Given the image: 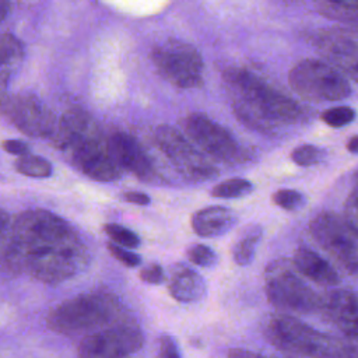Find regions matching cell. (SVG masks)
<instances>
[{
    "mask_svg": "<svg viewBox=\"0 0 358 358\" xmlns=\"http://www.w3.org/2000/svg\"><path fill=\"white\" fill-rule=\"evenodd\" d=\"M186 255H187V259L190 260V263H193L194 266H199V267H204V268L214 267L218 262L217 253L210 246L203 245V243H194V245L189 246Z\"/></svg>",
    "mask_w": 358,
    "mask_h": 358,
    "instance_id": "obj_25",
    "label": "cell"
},
{
    "mask_svg": "<svg viewBox=\"0 0 358 358\" xmlns=\"http://www.w3.org/2000/svg\"><path fill=\"white\" fill-rule=\"evenodd\" d=\"M168 291L175 301L192 303L206 295L207 285L204 278L194 268L183 263H176L169 270Z\"/></svg>",
    "mask_w": 358,
    "mask_h": 358,
    "instance_id": "obj_18",
    "label": "cell"
},
{
    "mask_svg": "<svg viewBox=\"0 0 358 358\" xmlns=\"http://www.w3.org/2000/svg\"><path fill=\"white\" fill-rule=\"evenodd\" d=\"M317 46L327 56L331 66L348 70L352 76L357 71V42L355 35L344 29H330L320 35Z\"/></svg>",
    "mask_w": 358,
    "mask_h": 358,
    "instance_id": "obj_16",
    "label": "cell"
},
{
    "mask_svg": "<svg viewBox=\"0 0 358 358\" xmlns=\"http://www.w3.org/2000/svg\"><path fill=\"white\" fill-rule=\"evenodd\" d=\"M264 291L268 302L285 315H310L320 312L323 295L317 294L291 262L273 260L264 270Z\"/></svg>",
    "mask_w": 358,
    "mask_h": 358,
    "instance_id": "obj_6",
    "label": "cell"
},
{
    "mask_svg": "<svg viewBox=\"0 0 358 358\" xmlns=\"http://www.w3.org/2000/svg\"><path fill=\"white\" fill-rule=\"evenodd\" d=\"M348 150H350L352 154H355V152L358 151V137H357V136H354V137L350 140V143H348Z\"/></svg>",
    "mask_w": 358,
    "mask_h": 358,
    "instance_id": "obj_39",
    "label": "cell"
},
{
    "mask_svg": "<svg viewBox=\"0 0 358 358\" xmlns=\"http://www.w3.org/2000/svg\"><path fill=\"white\" fill-rule=\"evenodd\" d=\"M253 190V185L242 178L227 179L213 187L211 194L220 199H238L249 194Z\"/></svg>",
    "mask_w": 358,
    "mask_h": 358,
    "instance_id": "obj_23",
    "label": "cell"
},
{
    "mask_svg": "<svg viewBox=\"0 0 358 358\" xmlns=\"http://www.w3.org/2000/svg\"><path fill=\"white\" fill-rule=\"evenodd\" d=\"M106 248H108L109 253H110L117 262H120L122 264H124V266H127V267H137V266L141 264V257H140V255L131 252L130 249L117 246V245H115V243H112V242H109V243L106 245Z\"/></svg>",
    "mask_w": 358,
    "mask_h": 358,
    "instance_id": "obj_30",
    "label": "cell"
},
{
    "mask_svg": "<svg viewBox=\"0 0 358 358\" xmlns=\"http://www.w3.org/2000/svg\"><path fill=\"white\" fill-rule=\"evenodd\" d=\"M13 220L0 208V267L8 268V253L11 245Z\"/></svg>",
    "mask_w": 358,
    "mask_h": 358,
    "instance_id": "obj_26",
    "label": "cell"
},
{
    "mask_svg": "<svg viewBox=\"0 0 358 358\" xmlns=\"http://www.w3.org/2000/svg\"><path fill=\"white\" fill-rule=\"evenodd\" d=\"M324 3H327L329 6H331L334 8H344L347 11L351 10L352 13H355L358 0H324Z\"/></svg>",
    "mask_w": 358,
    "mask_h": 358,
    "instance_id": "obj_37",
    "label": "cell"
},
{
    "mask_svg": "<svg viewBox=\"0 0 358 358\" xmlns=\"http://www.w3.org/2000/svg\"><path fill=\"white\" fill-rule=\"evenodd\" d=\"M289 84L301 96L310 101H340L351 95L347 77L327 62L305 59L289 71Z\"/></svg>",
    "mask_w": 358,
    "mask_h": 358,
    "instance_id": "obj_7",
    "label": "cell"
},
{
    "mask_svg": "<svg viewBox=\"0 0 358 358\" xmlns=\"http://www.w3.org/2000/svg\"><path fill=\"white\" fill-rule=\"evenodd\" d=\"M151 59L159 74L179 88H197L203 84V59L186 42L168 39L154 48Z\"/></svg>",
    "mask_w": 358,
    "mask_h": 358,
    "instance_id": "obj_10",
    "label": "cell"
},
{
    "mask_svg": "<svg viewBox=\"0 0 358 358\" xmlns=\"http://www.w3.org/2000/svg\"><path fill=\"white\" fill-rule=\"evenodd\" d=\"M185 126L190 138L214 158L225 161L239 158L242 150L232 134L206 115L192 113L187 116Z\"/></svg>",
    "mask_w": 358,
    "mask_h": 358,
    "instance_id": "obj_13",
    "label": "cell"
},
{
    "mask_svg": "<svg viewBox=\"0 0 358 358\" xmlns=\"http://www.w3.org/2000/svg\"><path fill=\"white\" fill-rule=\"evenodd\" d=\"M123 199L127 203L137 204V206L150 204V197L145 193H141V192H126V193H123Z\"/></svg>",
    "mask_w": 358,
    "mask_h": 358,
    "instance_id": "obj_36",
    "label": "cell"
},
{
    "mask_svg": "<svg viewBox=\"0 0 358 358\" xmlns=\"http://www.w3.org/2000/svg\"><path fill=\"white\" fill-rule=\"evenodd\" d=\"M3 148L10 152V154H14V155H18V157H22V155H27L29 148L25 143L22 141H18V140H6L3 143Z\"/></svg>",
    "mask_w": 358,
    "mask_h": 358,
    "instance_id": "obj_35",
    "label": "cell"
},
{
    "mask_svg": "<svg viewBox=\"0 0 358 358\" xmlns=\"http://www.w3.org/2000/svg\"><path fill=\"white\" fill-rule=\"evenodd\" d=\"M138 277L141 281H144L147 284H152V285L162 284L166 278L164 268L157 263H151V264L145 266L144 268H141L138 273Z\"/></svg>",
    "mask_w": 358,
    "mask_h": 358,
    "instance_id": "obj_32",
    "label": "cell"
},
{
    "mask_svg": "<svg viewBox=\"0 0 358 358\" xmlns=\"http://www.w3.org/2000/svg\"><path fill=\"white\" fill-rule=\"evenodd\" d=\"M224 78L239 95L235 112L239 119L250 126L268 129L275 124L291 123L301 115L294 99L281 94L249 70L229 69L225 71Z\"/></svg>",
    "mask_w": 358,
    "mask_h": 358,
    "instance_id": "obj_3",
    "label": "cell"
},
{
    "mask_svg": "<svg viewBox=\"0 0 358 358\" xmlns=\"http://www.w3.org/2000/svg\"><path fill=\"white\" fill-rule=\"evenodd\" d=\"M324 319L333 323L345 338L357 341L358 305L357 295L350 288L333 289L322 299L320 312Z\"/></svg>",
    "mask_w": 358,
    "mask_h": 358,
    "instance_id": "obj_14",
    "label": "cell"
},
{
    "mask_svg": "<svg viewBox=\"0 0 358 358\" xmlns=\"http://www.w3.org/2000/svg\"><path fill=\"white\" fill-rule=\"evenodd\" d=\"M0 109L22 133L32 137H52L57 120L53 112L32 95H3Z\"/></svg>",
    "mask_w": 358,
    "mask_h": 358,
    "instance_id": "obj_12",
    "label": "cell"
},
{
    "mask_svg": "<svg viewBox=\"0 0 358 358\" xmlns=\"http://www.w3.org/2000/svg\"><path fill=\"white\" fill-rule=\"evenodd\" d=\"M355 119V110L350 106H334L322 113V120L334 129L347 126Z\"/></svg>",
    "mask_w": 358,
    "mask_h": 358,
    "instance_id": "obj_27",
    "label": "cell"
},
{
    "mask_svg": "<svg viewBox=\"0 0 358 358\" xmlns=\"http://www.w3.org/2000/svg\"><path fill=\"white\" fill-rule=\"evenodd\" d=\"M127 316L130 315L113 292L96 289L56 305L48 313L46 324L52 331L64 336L90 334Z\"/></svg>",
    "mask_w": 358,
    "mask_h": 358,
    "instance_id": "obj_5",
    "label": "cell"
},
{
    "mask_svg": "<svg viewBox=\"0 0 358 358\" xmlns=\"http://www.w3.org/2000/svg\"><path fill=\"white\" fill-rule=\"evenodd\" d=\"M228 358H291V357H282V355H274V354H262L245 348H232L228 351Z\"/></svg>",
    "mask_w": 358,
    "mask_h": 358,
    "instance_id": "obj_34",
    "label": "cell"
},
{
    "mask_svg": "<svg viewBox=\"0 0 358 358\" xmlns=\"http://www.w3.org/2000/svg\"><path fill=\"white\" fill-rule=\"evenodd\" d=\"M324 157V151L316 145L312 144H303L296 147L292 154L291 158L292 161L299 165V166H310L315 165L317 162H320Z\"/></svg>",
    "mask_w": 358,
    "mask_h": 358,
    "instance_id": "obj_29",
    "label": "cell"
},
{
    "mask_svg": "<svg viewBox=\"0 0 358 358\" xmlns=\"http://www.w3.org/2000/svg\"><path fill=\"white\" fill-rule=\"evenodd\" d=\"M15 168L20 173L31 178H48L52 175V165L38 155H22L15 161Z\"/></svg>",
    "mask_w": 358,
    "mask_h": 358,
    "instance_id": "obj_22",
    "label": "cell"
},
{
    "mask_svg": "<svg viewBox=\"0 0 358 358\" xmlns=\"http://www.w3.org/2000/svg\"><path fill=\"white\" fill-rule=\"evenodd\" d=\"M236 224L232 210L222 206H211L196 211L192 217V228L201 238H217L229 232Z\"/></svg>",
    "mask_w": 358,
    "mask_h": 358,
    "instance_id": "obj_19",
    "label": "cell"
},
{
    "mask_svg": "<svg viewBox=\"0 0 358 358\" xmlns=\"http://www.w3.org/2000/svg\"><path fill=\"white\" fill-rule=\"evenodd\" d=\"M344 221L358 232V214H357V190L354 189L347 199L345 203V210H344Z\"/></svg>",
    "mask_w": 358,
    "mask_h": 358,
    "instance_id": "obj_33",
    "label": "cell"
},
{
    "mask_svg": "<svg viewBox=\"0 0 358 358\" xmlns=\"http://www.w3.org/2000/svg\"><path fill=\"white\" fill-rule=\"evenodd\" d=\"M8 13V0H0V21L7 15Z\"/></svg>",
    "mask_w": 358,
    "mask_h": 358,
    "instance_id": "obj_38",
    "label": "cell"
},
{
    "mask_svg": "<svg viewBox=\"0 0 358 358\" xmlns=\"http://www.w3.org/2000/svg\"><path fill=\"white\" fill-rule=\"evenodd\" d=\"M88 264L87 245L62 217L28 210L13 220L8 270L55 285L78 275Z\"/></svg>",
    "mask_w": 358,
    "mask_h": 358,
    "instance_id": "obj_1",
    "label": "cell"
},
{
    "mask_svg": "<svg viewBox=\"0 0 358 358\" xmlns=\"http://www.w3.org/2000/svg\"><path fill=\"white\" fill-rule=\"evenodd\" d=\"M106 147L110 157L120 166V169H127L134 173L141 180H150L154 175L152 164L138 144V141L127 133H113L109 140H106Z\"/></svg>",
    "mask_w": 358,
    "mask_h": 358,
    "instance_id": "obj_15",
    "label": "cell"
},
{
    "mask_svg": "<svg viewBox=\"0 0 358 358\" xmlns=\"http://www.w3.org/2000/svg\"><path fill=\"white\" fill-rule=\"evenodd\" d=\"M291 263L302 277L319 285L334 287L340 282V275L329 260L308 246H299Z\"/></svg>",
    "mask_w": 358,
    "mask_h": 358,
    "instance_id": "obj_17",
    "label": "cell"
},
{
    "mask_svg": "<svg viewBox=\"0 0 358 358\" xmlns=\"http://www.w3.org/2000/svg\"><path fill=\"white\" fill-rule=\"evenodd\" d=\"M155 141L179 173L189 180L201 182L217 175V168L211 165L193 145L172 126L162 124L155 131Z\"/></svg>",
    "mask_w": 358,
    "mask_h": 358,
    "instance_id": "obj_11",
    "label": "cell"
},
{
    "mask_svg": "<svg viewBox=\"0 0 358 358\" xmlns=\"http://www.w3.org/2000/svg\"><path fill=\"white\" fill-rule=\"evenodd\" d=\"M76 166L98 182H113L122 176L120 166L110 157L94 119L81 109L67 110L52 136Z\"/></svg>",
    "mask_w": 358,
    "mask_h": 358,
    "instance_id": "obj_2",
    "label": "cell"
},
{
    "mask_svg": "<svg viewBox=\"0 0 358 358\" xmlns=\"http://www.w3.org/2000/svg\"><path fill=\"white\" fill-rule=\"evenodd\" d=\"M263 334L274 347L309 358H358L357 343L331 336L285 313L270 316Z\"/></svg>",
    "mask_w": 358,
    "mask_h": 358,
    "instance_id": "obj_4",
    "label": "cell"
},
{
    "mask_svg": "<svg viewBox=\"0 0 358 358\" xmlns=\"http://www.w3.org/2000/svg\"><path fill=\"white\" fill-rule=\"evenodd\" d=\"M273 201L275 206L281 207L282 210L287 211H296L299 208H302L306 203L305 196L296 190L292 189H281L277 190L273 194Z\"/></svg>",
    "mask_w": 358,
    "mask_h": 358,
    "instance_id": "obj_28",
    "label": "cell"
},
{
    "mask_svg": "<svg viewBox=\"0 0 358 358\" xmlns=\"http://www.w3.org/2000/svg\"><path fill=\"white\" fill-rule=\"evenodd\" d=\"M309 231L316 243L347 270V273L357 274L358 232L343 217L331 211H323L310 221Z\"/></svg>",
    "mask_w": 358,
    "mask_h": 358,
    "instance_id": "obj_9",
    "label": "cell"
},
{
    "mask_svg": "<svg viewBox=\"0 0 358 358\" xmlns=\"http://www.w3.org/2000/svg\"><path fill=\"white\" fill-rule=\"evenodd\" d=\"M103 231L110 238L112 243H115L117 246H122L126 249H136L141 243L138 235L134 231H131L123 225L106 224L103 227Z\"/></svg>",
    "mask_w": 358,
    "mask_h": 358,
    "instance_id": "obj_24",
    "label": "cell"
},
{
    "mask_svg": "<svg viewBox=\"0 0 358 358\" xmlns=\"http://www.w3.org/2000/svg\"><path fill=\"white\" fill-rule=\"evenodd\" d=\"M262 228L259 225H253L248 228L239 241L232 248V259L239 266H248L252 263L256 255L257 245L262 239Z\"/></svg>",
    "mask_w": 358,
    "mask_h": 358,
    "instance_id": "obj_21",
    "label": "cell"
},
{
    "mask_svg": "<svg viewBox=\"0 0 358 358\" xmlns=\"http://www.w3.org/2000/svg\"><path fill=\"white\" fill-rule=\"evenodd\" d=\"M144 334L131 316L85 334L78 345L80 358H126L141 350Z\"/></svg>",
    "mask_w": 358,
    "mask_h": 358,
    "instance_id": "obj_8",
    "label": "cell"
},
{
    "mask_svg": "<svg viewBox=\"0 0 358 358\" xmlns=\"http://www.w3.org/2000/svg\"><path fill=\"white\" fill-rule=\"evenodd\" d=\"M24 57L22 45L8 34L0 35V98L6 94L11 74L20 67Z\"/></svg>",
    "mask_w": 358,
    "mask_h": 358,
    "instance_id": "obj_20",
    "label": "cell"
},
{
    "mask_svg": "<svg viewBox=\"0 0 358 358\" xmlns=\"http://www.w3.org/2000/svg\"><path fill=\"white\" fill-rule=\"evenodd\" d=\"M158 358H182L176 340L168 333L158 337Z\"/></svg>",
    "mask_w": 358,
    "mask_h": 358,
    "instance_id": "obj_31",
    "label": "cell"
}]
</instances>
